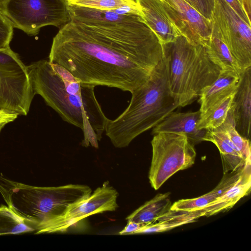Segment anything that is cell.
<instances>
[{
    "label": "cell",
    "mask_w": 251,
    "mask_h": 251,
    "mask_svg": "<svg viewBox=\"0 0 251 251\" xmlns=\"http://www.w3.org/2000/svg\"><path fill=\"white\" fill-rule=\"evenodd\" d=\"M162 58L159 39L138 15L102 24L71 20L53 37L49 60L83 83L131 93L148 79Z\"/></svg>",
    "instance_id": "6da1fadb"
},
{
    "label": "cell",
    "mask_w": 251,
    "mask_h": 251,
    "mask_svg": "<svg viewBox=\"0 0 251 251\" xmlns=\"http://www.w3.org/2000/svg\"><path fill=\"white\" fill-rule=\"evenodd\" d=\"M245 165L237 171L224 174L219 183L212 191L197 198L176 201L172 204L170 210L193 211L203 208L222 195L238 180L244 170Z\"/></svg>",
    "instance_id": "ac0fdd59"
},
{
    "label": "cell",
    "mask_w": 251,
    "mask_h": 251,
    "mask_svg": "<svg viewBox=\"0 0 251 251\" xmlns=\"http://www.w3.org/2000/svg\"><path fill=\"white\" fill-rule=\"evenodd\" d=\"M33 90L62 120L81 129V144L99 148L108 118L94 92L95 86L81 82L67 70L49 60L27 66Z\"/></svg>",
    "instance_id": "7a4b0ae2"
},
{
    "label": "cell",
    "mask_w": 251,
    "mask_h": 251,
    "mask_svg": "<svg viewBox=\"0 0 251 251\" xmlns=\"http://www.w3.org/2000/svg\"><path fill=\"white\" fill-rule=\"evenodd\" d=\"M231 109L235 127L243 137L250 140L251 125V67L240 75L239 83Z\"/></svg>",
    "instance_id": "4fadbf2b"
},
{
    "label": "cell",
    "mask_w": 251,
    "mask_h": 251,
    "mask_svg": "<svg viewBox=\"0 0 251 251\" xmlns=\"http://www.w3.org/2000/svg\"><path fill=\"white\" fill-rule=\"evenodd\" d=\"M234 94L232 95L219 104L201 115L197 125L198 129H213L222 126L226 121L231 108Z\"/></svg>",
    "instance_id": "7402d4cb"
},
{
    "label": "cell",
    "mask_w": 251,
    "mask_h": 251,
    "mask_svg": "<svg viewBox=\"0 0 251 251\" xmlns=\"http://www.w3.org/2000/svg\"><path fill=\"white\" fill-rule=\"evenodd\" d=\"M201 217L198 211H184L170 210L158 218L157 223L143 226L135 232V234L150 233L167 231L184 224L195 222Z\"/></svg>",
    "instance_id": "44dd1931"
},
{
    "label": "cell",
    "mask_w": 251,
    "mask_h": 251,
    "mask_svg": "<svg viewBox=\"0 0 251 251\" xmlns=\"http://www.w3.org/2000/svg\"><path fill=\"white\" fill-rule=\"evenodd\" d=\"M0 12L13 28L31 36L44 26L60 28L71 21L65 0H5Z\"/></svg>",
    "instance_id": "8992f818"
},
{
    "label": "cell",
    "mask_w": 251,
    "mask_h": 251,
    "mask_svg": "<svg viewBox=\"0 0 251 251\" xmlns=\"http://www.w3.org/2000/svg\"><path fill=\"white\" fill-rule=\"evenodd\" d=\"M131 93L127 107L115 120L108 119L105 126L106 135L117 148L127 147L179 107L170 90L163 58L148 79Z\"/></svg>",
    "instance_id": "3957f363"
},
{
    "label": "cell",
    "mask_w": 251,
    "mask_h": 251,
    "mask_svg": "<svg viewBox=\"0 0 251 251\" xmlns=\"http://www.w3.org/2000/svg\"><path fill=\"white\" fill-rule=\"evenodd\" d=\"M33 231L35 229L33 226L9 207L0 206V235L18 234Z\"/></svg>",
    "instance_id": "603a6c76"
},
{
    "label": "cell",
    "mask_w": 251,
    "mask_h": 251,
    "mask_svg": "<svg viewBox=\"0 0 251 251\" xmlns=\"http://www.w3.org/2000/svg\"><path fill=\"white\" fill-rule=\"evenodd\" d=\"M171 22L191 43L203 46L210 39L213 23L184 0H161Z\"/></svg>",
    "instance_id": "8fae6325"
},
{
    "label": "cell",
    "mask_w": 251,
    "mask_h": 251,
    "mask_svg": "<svg viewBox=\"0 0 251 251\" xmlns=\"http://www.w3.org/2000/svg\"><path fill=\"white\" fill-rule=\"evenodd\" d=\"M209 141L218 148L221 157L224 174L237 171L247 163L229 139L222 125L213 129L206 130L203 141Z\"/></svg>",
    "instance_id": "e0dca14e"
},
{
    "label": "cell",
    "mask_w": 251,
    "mask_h": 251,
    "mask_svg": "<svg viewBox=\"0 0 251 251\" xmlns=\"http://www.w3.org/2000/svg\"><path fill=\"white\" fill-rule=\"evenodd\" d=\"M136 2L142 18L161 45L173 42L181 35L165 12L161 0H136Z\"/></svg>",
    "instance_id": "7c38bea8"
},
{
    "label": "cell",
    "mask_w": 251,
    "mask_h": 251,
    "mask_svg": "<svg viewBox=\"0 0 251 251\" xmlns=\"http://www.w3.org/2000/svg\"><path fill=\"white\" fill-rule=\"evenodd\" d=\"M239 81L240 76L237 75L221 72L218 77L211 84L203 88L199 95V110L201 115L235 94Z\"/></svg>",
    "instance_id": "2e32d148"
},
{
    "label": "cell",
    "mask_w": 251,
    "mask_h": 251,
    "mask_svg": "<svg viewBox=\"0 0 251 251\" xmlns=\"http://www.w3.org/2000/svg\"><path fill=\"white\" fill-rule=\"evenodd\" d=\"M68 5L100 10L122 9L136 12L142 16L136 2L128 0H65Z\"/></svg>",
    "instance_id": "cb8c5ba5"
},
{
    "label": "cell",
    "mask_w": 251,
    "mask_h": 251,
    "mask_svg": "<svg viewBox=\"0 0 251 251\" xmlns=\"http://www.w3.org/2000/svg\"><path fill=\"white\" fill-rule=\"evenodd\" d=\"M13 27L0 12V49L10 48L13 36Z\"/></svg>",
    "instance_id": "484cf974"
},
{
    "label": "cell",
    "mask_w": 251,
    "mask_h": 251,
    "mask_svg": "<svg viewBox=\"0 0 251 251\" xmlns=\"http://www.w3.org/2000/svg\"><path fill=\"white\" fill-rule=\"evenodd\" d=\"M162 46L171 92L179 107L188 105L218 77L221 70L204 46L192 44L182 35Z\"/></svg>",
    "instance_id": "5b68a950"
},
{
    "label": "cell",
    "mask_w": 251,
    "mask_h": 251,
    "mask_svg": "<svg viewBox=\"0 0 251 251\" xmlns=\"http://www.w3.org/2000/svg\"><path fill=\"white\" fill-rule=\"evenodd\" d=\"M243 5L247 15L249 17L251 16V0H239Z\"/></svg>",
    "instance_id": "4dcf8cb0"
},
{
    "label": "cell",
    "mask_w": 251,
    "mask_h": 251,
    "mask_svg": "<svg viewBox=\"0 0 251 251\" xmlns=\"http://www.w3.org/2000/svg\"><path fill=\"white\" fill-rule=\"evenodd\" d=\"M234 12L247 24L251 26V18L239 0H225Z\"/></svg>",
    "instance_id": "83f0119b"
},
{
    "label": "cell",
    "mask_w": 251,
    "mask_h": 251,
    "mask_svg": "<svg viewBox=\"0 0 251 251\" xmlns=\"http://www.w3.org/2000/svg\"><path fill=\"white\" fill-rule=\"evenodd\" d=\"M251 162L246 164L238 180L225 193L203 208L196 210L201 217H209L231 209L241 199L251 192Z\"/></svg>",
    "instance_id": "9a60e30c"
},
{
    "label": "cell",
    "mask_w": 251,
    "mask_h": 251,
    "mask_svg": "<svg viewBox=\"0 0 251 251\" xmlns=\"http://www.w3.org/2000/svg\"><path fill=\"white\" fill-rule=\"evenodd\" d=\"M18 117L17 114L7 113L0 110V133L6 125L14 121Z\"/></svg>",
    "instance_id": "f546056e"
},
{
    "label": "cell",
    "mask_w": 251,
    "mask_h": 251,
    "mask_svg": "<svg viewBox=\"0 0 251 251\" xmlns=\"http://www.w3.org/2000/svg\"><path fill=\"white\" fill-rule=\"evenodd\" d=\"M212 22L243 70L251 67V26L225 1L214 0Z\"/></svg>",
    "instance_id": "9c48e42d"
},
{
    "label": "cell",
    "mask_w": 251,
    "mask_h": 251,
    "mask_svg": "<svg viewBox=\"0 0 251 251\" xmlns=\"http://www.w3.org/2000/svg\"><path fill=\"white\" fill-rule=\"evenodd\" d=\"M222 126L227 132L229 139L239 151L245 161L251 162V152L250 140L241 136L236 130L231 108Z\"/></svg>",
    "instance_id": "d4e9b609"
},
{
    "label": "cell",
    "mask_w": 251,
    "mask_h": 251,
    "mask_svg": "<svg viewBox=\"0 0 251 251\" xmlns=\"http://www.w3.org/2000/svg\"><path fill=\"white\" fill-rule=\"evenodd\" d=\"M204 47L209 58L220 68L221 72L232 73L239 76L243 72L223 41L217 26L213 23L210 39Z\"/></svg>",
    "instance_id": "d6986e66"
},
{
    "label": "cell",
    "mask_w": 251,
    "mask_h": 251,
    "mask_svg": "<svg viewBox=\"0 0 251 251\" xmlns=\"http://www.w3.org/2000/svg\"><path fill=\"white\" fill-rule=\"evenodd\" d=\"M145 225L133 221H128L126 226L119 234L120 235L134 234L136 231Z\"/></svg>",
    "instance_id": "f1b7e54d"
},
{
    "label": "cell",
    "mask_w": 251,
    "mask_h": 251,
    "mask_svg": "<svg viewBox=\"0 0 251 251\" xmlns=\"http://www.w3.org/2000/svg\"><path fill=\"white\" fill-rule=\"evenodd\" d=\"M34 96L27 66L10 48L0 49V110L26 116Z\"/></svg>",
    "instance_id": "ba28073f"
},
{
    "label": "cell",
    "mask_w": 251,
    "mask_h": 251,
    "mask_svg": "<svg viewBox=\"0 0 251 251\" xmlns=\"http://www.w3.org/2000/svg\"><path fill=\"white\" fill-rule=\"evenodd\" d=\"M118 196L117 190L107 181L85 201L61 218L36 232L35 234L65 232L87 217L106 211H115L118 207L117 202Z\"/></svg>",
    "instance_id": "30bf717a"
},
{
    "label": "cell",
    "mask_w": 251,
    "mask_h": 251,
    "mask_svg": "<svg viewBox=\"0 0 251 251\" xmlns=\"http://www.w3.org/2000/svg\"><path fill=\"white\" fill-rule=\"evenodd\" d=\"M5 0H0V5Z\"/></svg>",
    "instance_id": "1f68e13d"
},
{
    "label": "cell",
    "mask_w": 251,
    "mask_h": 251,
    "mask_svg": "<svg viewBox=\"0 0 251 251\" xmlns=\"http://www.w3.org/2000/svg\"><path fill=\"white\" fill-rule=\"evenodd\" d=\"M153 135L149 178L156 190L175 173L191 167L196 152L194 145L184 134L159 132Z\"/></svg>",
    "instance_id": "52a82bcc"
},
{
    "label": "cell",
    "mask_w": 251,
    "mask_h": 251,
    "mask_svg": "<svg viewBox=\"0 0 251 251\" xmlns=\"http://www.w3.org/2000/svg\"><path fill=\"white\" fill-rule=\"evenodd\" d=\"M206 19L212 21L214 0H184Z\"/></svg>",
    "instance_id": "4316f807"
},
{
    "label": "cell",
    "mask_w": 251,
    "mask_h": 251,
    "mask_svg": "<svg viewBox=\"0 0 251 251\" xmlns=\"http://www.w3.org/2000/svg\"><path fill=\"white\" fill-rule=\"evenodd\" d=\"M130 0V1H133V2H136V0ZM137 3V2H136Z\"/></svg>",
    "instance_id": "d6a6232c"
},
{
    "label": "cell",
    "mask_w": 251,
    "mask_h": 251,
    "mask_svg": "<svg viewBox=\"0 0 251 251\" xmlns=\"http://www.w3.org/2000/svg\"><path fill=\"white\" fill-rule=\"evenodd\" d=\"M0 192L8 207L38 231L87 199L86 185L37 187L0 176Z\"/></svg>",
    "instance_id": "277c9868"
},
{
    "label": "cell",
    "mask_w": 251,
    "mask_h": 251,
    "mask_svg": "<svg viewBox=\"0 0 251 251\" xmlns=\"http://www.w3.org/2000/svg\"><path fill=\"white\" fill-rule=\"evenodd\" d=\"M200 110L195 112H172L154 127L152 134L172 132L185 134L195 145L203 141L205 129H198L197 125L201 117Z\"/></svg>",
    "instance_id": "5bb4252c"
},
{
    "label": "cell",
    "mask_w": 251,
    "mask_h": 251,
    "mask_svg": "<svg viewBox=\"0 0 251 251\" xmlns=\"http://www.w3.org/2000/svg\"><path fill=\"white\" fill-rule=\"evenodd\" d=\"M172 204L169 193H160L133 211L126 220L146 225L151 224L169 211Z\"/></svg>",
    "instance_id": "ffe728a7"
}]
</instances>
